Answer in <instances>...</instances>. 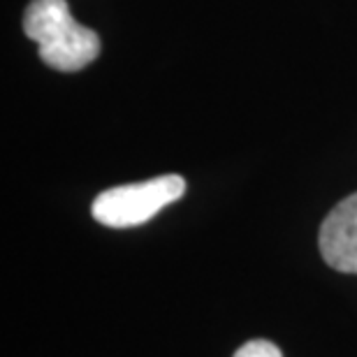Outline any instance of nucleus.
Wrapping results in <instances>:
<instances>
[{"label":"nucleus","instance_id":"obj_1","mask_svg":"<svg viewBox=\"0 0 357 357\" xmlns=\"http://www.w3.org/2000/svg\"><path fill=\"white\" fill-rule=\"evenodd\" d=\"M24 31L40 47V59L59 73H77L100 54L96 31L77 24L68 0H33L24 14Z\"/></svg>","mask_w":357,"mask_h":357},{"label":"nucleus","instance_id":"obj_2","mask_svg":"<svg viewBox=\"0 0 357 357\" xmlns=\"http://www.w3.org/2000/svg\"><path fill=\"white\" fill-rule=\"evenodd\" d=\"M185 181L178 174L155 176L142 183L116 185L100 192L91 206L98 223L107 227H135L153 218L167 204L183 197Z\"/></svg>","mask_w":357,"mask_h":357},{"label":"nucleus","instance_id":"obj_3","mask_svg":"<svg viewBox=\"0 0 357 357\" xmlns=\"http://www.w3.org/2000/svg\"><path fill=\"white\" fill-rule=\"evenodd\" d=\"M320 253L332 269L357 274V192L341 199L320 225Z\"/></svg>","mask_w":357,"mask_h":357},{"label":"nucleus","instance_id":"obj_4","mask_svg":"<svg viewBox=\"0 0 357 357\" xmlns=\"http://www.w3.org/2000/svg\"><path fill=\"white\" fill-rule=\"evenodd\" d=\"M232 357H283L276 344L267 339H253L239 348Z\"/></svg>","mask_w":357,"mask_h":357}]
</instances>
